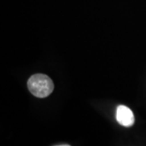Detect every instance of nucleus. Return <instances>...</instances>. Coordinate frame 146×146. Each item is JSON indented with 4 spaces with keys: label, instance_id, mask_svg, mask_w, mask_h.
Returning <instances> with one entry per match:
<instances>
[{
    "label": "nucleus",
    "instance_id": "f03ea898",
    "mask_svg": "<svg viewBox=\"0 0 146 146\" xmlns=\"http://www.w3.org/2000/svg\"><path fill=\"white\" fill-rule=\"evenodd\" d=\"M116 119L120 125L129 127L134 124L135 117L130 108L127 106L120 105L116 110Z\"/></svg>",
    "mask_w": 146,
    "mask_h": 146
},
{
    "label": "nucleus",
    "instance_id": "7ed1b4c3",
    "mask_svg": "<svg viewBox=\"0 0 146 146\" xmlns=\"http://www.w3.org/2000/svg\"><path fill=\"white\" fill-rule=\"evenodd\" d=\"M56 146H71L69 145H56Z\"/></svg>",
    "mask_w": 146,
    "mask_h": 146
},
{
    "label": "nucleus",
    "instance_id": "f257e3e1",
    "mask_svg": "<svg viewBox=\"0 0 146 146\" xmlns=\"http://www.w3.org/2000/svg\"><path fill=\"white\" fill-rule=\"evenodd\" d=\"M54 85L52 80L44 74L33 75L28 80V89L36 98H44L48 97L54 90Z\"/></svg>",
    "mask_w": 146,
    "mask_h": 146
}]
</instances>
